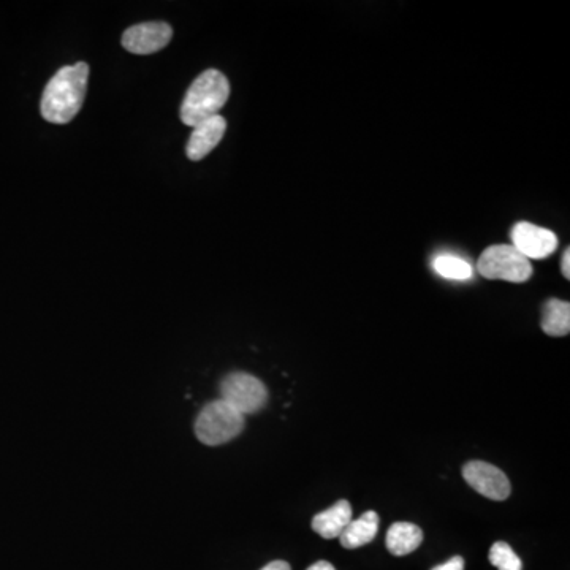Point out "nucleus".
<instances>
[{
	"mask_svg": "<svg viewBox=\"0 0 570 570\" xmlns=\"http://www.w3.org/2000/svg\"><path fill=\"white\" fill-rule=\"evenodd\" d=\"M89 65L78 62L62 67L46 84L40 113L51 124H69L83 107L88 91Z\"/></svg>",
	"mask_w": 570,
	"mask_h": 570,
	"instance_id": "obj_1",
	"label": "nucleus"
},
{
	"mask_svg": "<svg viewBox=\"0 0 570 570\" xmlns=\"http://www.w3.org/2000/svg\"><path fill=\"white\" fill-rule=\"evenodd\" d=\"M230 97V83L219 70H205L187 89L179 116L189 127L217 116Z\"/></svg>",
	"mask_w": 570,
	"mask_h": 570,
	"instance_id": "obj_2",
	"label": "nucleus"
},
{
	"mask_svg": "<svg viewBox=\"0 0 570 570\" xmlns=\"http://www.w3.org/2000/svg\"><path fill=\"white\" fill-rule=\"evenodd\" d=\"M243 430L244 415L224 399L206 404L195 420V434L206 445L227 444Z\"/></svg>",
	"mask_w": 570,
	"mask_h": 570,
	"instance_id": "obj_3",
	"label": "nucleus"
},
{
	"mask_svg": "<svg viewBox=\"0 0 570 570\" xmlns=\"http://www.w3.org/2000/svg\"><path fill=\"white\" fill-rule=\"evenodd\" d=\"M477 271L487 279L526 282L532 276V265L512 244H494L480 255Z\"/></svg>",
	"mask_w": 570,
	"mask_h": 570,
	"instance_id": "obj_4",
	"label": "nucleus"
},
{
	"mask_svg": "<svg viewBox=\"0 0 570 570\" xmlns=\"http://www.w3.org/2000/svg\"><path fill=\"white\" fill-rule=\"evenodd\" d=\"M221 399L246 417L262 411L268 403V388L262 380L247 373H232L221 382Z\"/></svg>",
	"mask_w": 570,
	"mask_h": 570,
	"instance_id": "obj_5",
	"label": "nucleus"
},
{
	"mask_svg": "<svg viewBox=\"0 0 570 570\" xmlns=\"http://www.w3.org/2000/svg\"><path fill=\"white\" fill-rule=\"evenodd\" d=\"M463 477L477 493L493 501H506L512 491L507 475L485 461H469L464 464Z\"/></svg>",
	"mask_w": 570,
	"mask_h": 570,
	"instance_id": "obj_6",
	"label": "nucleus"
},
{
	"mask_svg": "<svg viewBox=\"0 0 570 570\" xmlns=\"http://www.w3.org/2000/svg\"><path fill=\"white\" fill-rule=\"evenodd\" d=\"M512 246L526 259L542 260L558 249V236L539 225L518 222L510 233Z\"/></svg>",
	"mask_w": 570,
	"mask_h": 570,
	"instance_id": "obj_7",
	"label": "nucleus"
},
{
	"mask_svg": "<svg viewBox=\"0 0 570 570\" xmlns=\"http://www.w3.org/2000/svg\"><path fill=\"white\" fill-rule=\"evenodd\" d=\"M173 37V29L167 23H143L127 29L122 35V46L129 53L154 54L164 50Z\"/></svg>",
	"mask_w": 570,
	"mask_h": 570,
	"instance_id": "obj_8",
	"label": "nucleus"
},
{
	"mask_svg": "<svg viewBox=\"0 0 570 570\" xmlns=\"http://www.w3.org/2000/svg\"><path fill=\"white\" fill-rule=\"evenodd\" d=\"M225 130H227V121L222 118L221 114L192 127L186 146L187 157L194 162L205 159L209 152L221 143Z\"/></svg>",
	"mask_w": 570,
	"mask_h": 570,
	"instance_id": "obj_9",
	"label": "nucleus"
},
{
	"mask_svg": "<svg viewBox=\"0 0 570 570\" xmlns=\"http://www.w3.org/2000/svg\"><path fill=\"white\" fill-rule=\"evenodd\" d=\"M350 521H352V507H350L349 501L341 499L330 509L317 513L311 526L320 537L331 540L341 536Z\"/></svg>",
	"mask_w": 570,
	"mask_h": 570,
	"instance_id": "obj_10",
	"label": "nucleus"
},
{
	"mask_svg": "<svg viewBox=\"0 0 570 570\" xmlns=\"http://www.w3.org/2000/svg\"><path fill=\"white\" fill-rule=\"evenodd\" d=\"M379 531V515L373 510L363 513L357 520L350 521L347 528L344 529L339 540L341 545L347 550H354V548L363 547L373 542L374 537L377 536Z\"/></svg>",
	"mask_w": 570,
	"mask_h": 570,
	"instance_id": "obj_11",
	"label": "nucleus"
},
{
	"mask_svg": "<svg viewBox=\"0 0 570 570\" xmlns=\"http://www.w3.org/2000/svg\"><path fill=\"white\" fill-rule=\"evenodd\" d=\"M422 542V529L414 523H407V521L393 523L388 529L387 539H385V545L393 556L409 555L412 551L417 550Z\"/></svg>",
	"mask_w": 570,
	"mask_h": 570,
	"instance_id": "obj_12",
	"label": "nucleus"
},
{
	"mask_svg": "<svg viewBox=\"0 0 570 570\" xmlns=\"http://www.w3.org/2000/svg\"><path fill=\"white\" fill-rule=\"evenodd\" d=\"M542 330L548 336L569 335L570 331V304L569 301L556 300L551 298L545 303L544 316H542Z\"/></svg>",
	"mask_w": 570,
	"mask_h": 570,
	"instance_id": "obj_13",
	"label": "nucleus"
},
{
	"mask_svg": "<svg viewBox=\"0 0 570 570\" xmlns=\"http://www.w3.org/2000/svg\"><path fill=\"white\" fill-rule=\"evenodd\" d=\"M433 268L439 276L445 279H453V281H466L472 278L471 263L468 260L461 259L458 255L439 254L434 257Z\"/></svg>",
	"mask_w": 570,
	"mask_h": 570,
	"instance_id": "obj_14",
	"label": "nucleus"
},
{
	"mask_svg": "<svg viewBox=\"0 0 570 570\" xmlns=\"http://www.w3.org/2000/svg\"><path fill=\"white\" fill-rule=\"evenodd\" d=\"M490 563L498 570H523V563L517 553L506 542H496L491 547Z\"/></svg>",
	"mask_w": 570,
	"mask_h": 570,
	"instance_id": "obj_15",
	"label": "nucleus"
},
{
	"mask_svg": "<svg viewBox=\"0 0 570 570\" xmlns=\"http://www.w3.org/2000/svg\"><path fill=\"white\" fill-rule=\"evenodd\" d=\"M431 570H464V559L461 556H453L447 563L439 564Z\"/></svg>",
	"mask_w": 570,
	"mask_h": 570,
	"instance_id": "obj_16",
	"label": "nucleus"
},
{
	"mask_svg": "<svg viewBox=\"0 0 570 570\" xmlns=\"http://www.w3.org/2000/svg\"><path fill=\"white\" fill-rule=\"evenodd\" d=\"M561 270H563V276L566 279H570V249L567 247L564 251L563 260H561Z\"/></svg>",
	"mask_w": 570,
	"mask_h": 570,
	"instance_id": "obj_17",
	"label": "nucleus"
},
{
	"mask_svg": "<svg viewBox=\"0 0 570 570\" xmlns=\"http://www.w3.org/2000/svg\"><path fill=\"white\" fill-rule=\"evenodd\" d=\"M262 570H292V567L285 561H273V563L266 564Z\"/></svg>",
	"mask_w": 570,
	"mask_h": 570,
	"instance_id": "obj_18",
	"label": "nucleus"
},
{
	"mask_svg": "<svg viewBox=\"0 0 570 570\" xmlns=\"http://www.w3.org/2000/svg\"><path fill=\"white\" fill-rule=\"evenodd\" d=\"M306 570H336L333 564L328 563V561H317L316 564H312Z\"/></svg>",
	"mask_w": 570,
	"mask_h": 570,
	"instance_id": "obj_19",
	"label": "nucleus"
}]
</instances>
